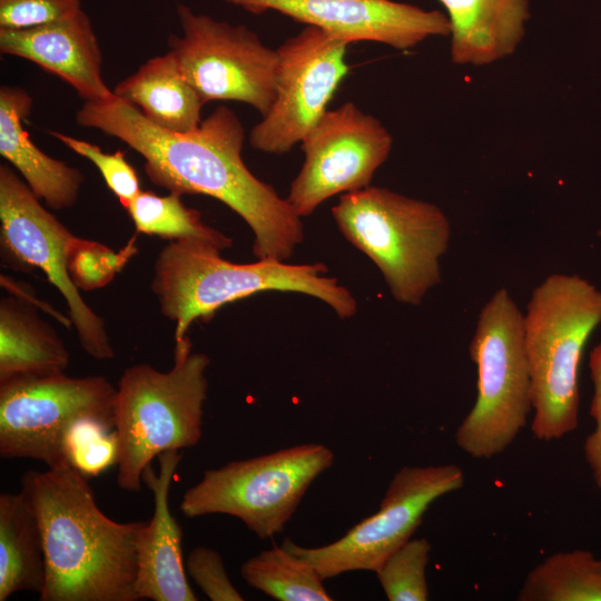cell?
I'll return each instance as SVG.
<instances>
[{"instance_id":"d6986e66","label":"cell","mask_w":601,"mask_h":601,"mask_svg":"<svg viewBox=\"0 0 601 601\" xmlns=\"http://www.w3.org/2000/svg\"><path fill=\"white\" fill-rule=\"evenodd\" d=\"M451 27V60L483 67L511 56L525 35L528 0H439Z\"/></svg>"},{"instance_id":"603a6c76","label":"cell","mask_w":601,"mask_h":601,"mask_svg":"<svg viewBox=\"0 0 601 601\" xmlns=\"http://www.w3.org/2000/svg\"><path fill=\"white\" fill-rule=\"evenodd\" d=\"M518 601H601V566L591 551L550 554L525 575Z\"/></svg>"},{"instance_id":"3957f363","label":"cell","mask_w":601,"mask_h":601,"mask_svg":"<svg viewBox=\"0 0 601 601\" xmlns=\"http://www.w3.org/2000/svg\"><path fill=\"white\" fill-rule=\"evenodd\" d=\"M323 263L292 265L275 258L238 264L198 239L171 240L154 264L151 292L174 326L175 343L199 318L209 319L226 304L265 292H293L318 298L342 318L357 312L351 290L328 276Z\"/></svg>"},{"instance_id":"ac0fdd59","label":"cell","mask_w":601,"mask_h":601,"mask_svg":"<svg viewBox=\"0 0 601 601\" xmlns=\"http://www.w3.org/2000/svg\"><path fill=\"white\" fill-rule=\"evenodd\" d=\"M32 106V96L23 88L1 86L0 155L50 209L71 208L78 201L85 176L78 168L47 155L32 141L23 125Z\"/></svg>"},{"instance_id":"cb8c5ba5","label":"cell","mask_w":601,"mask_h":601,"mask_svg":"<svg viewBox=\"0 0 601 601\" xmlns=\"http://www.w3.org/2000/svg\"><path fill=\"white\" fill-rule=\"evenodd\" d=\"M240 574L250 588L279 601L332 600L313 564L284 543L247 559Z\"/></svg>"},{"instance_id":"4fadbf2b","label":"cell","mask_w":601,"mask_h":601,"mask_svg":"<svg viewBox=\"0 0 601 601\" xmlns=\"http://www.w3.org/2000/svg\"><path fill=\"white\" fill-rule=\"evenodd\" d=\"M347 43L306 26L278 48L275 101L250 130L249 144L259 151L282 155L312 130L348 72Z\"/></svg>"},{"instance_id":"d6a6232c","label":"cell","mask_w":601,"mask_h":601,"mask_svg":"<svg viewBox=\"0 0 601 601\" xmlns=\"http://www.w3.org/2000/svg\"><path fill=\"white\" fill-rule=\"evenodd\" d=\"M1 286L4 287L7 290H9L13 295L21 296L26 298L27 300L33 303L41 311H45L47 314L52 316L55 319H58L62 325L70 327L71 321L70 318L63 316L61 313L57 312L53 307L48 305L47 303L40 302L35 294L30 293L28 288H26L21 283L16 282L13 278L1 275L0 276Z\"/></svg>"},{"instance_id":"5bb4252c","label":"cell","mask_w":601,"mask_h":601,"mask_svg":"<svg viewBox=\"0 0 601 601\" xmlns=\"http://www.w3.org/2000/svg\"><path fill=\"white\" fill-rule=\"evenodd\" d=\"M300 145L304 162L286 199L303 218L335 195L370 186L391 154L393 138L377 118L347 101L327 110Z\"/></svg>"},{"instance_id":"f546056e","label":"cell","mask_w":601,"mask_h":601,"mask_svg":"<svg viewBox=\"0 0 601 601\" xmlns=\"http://www.w3.org/2000/svg\"><path fill=\"white\" fill-rule=\"evenodd\" d=\"M81 9V0H0V29L46 24Z\"/></svg>"},{"instance_id":"1f68e13d","label":"cell","mask_w":601,"mask_h":601,"mask_svg":"<svg viewBox=\"0 0 601 601\" xmlns=\"http://www.w3.org/2000/svg\"><path fill=\"white\" fill-rule=\"evenodd\" d=\"M589 368L593 384L590 415L594 428L584 440L583 454L592 479L601 491V342L590 352Z\"/></svg>"},{"instance_id":"d4e9b609","label":"cell","mask_w":601,"mask_h":601,"mask_svg":"<svg viewBox=\"0 0 601 601\" xmlns=\"http://www.w3.org/2000/svg\"><path fill=\"white\" fill-rule=\"evenodd\" d=\"M136 231L164 239H198L220 250L230 248L233 239L203 221L201 214L181 201V196L169 193L159 196L141 190L126 208Z\"/></svg>"},{"instance_id":"277c9868","label":"cell","mask_w":601,"mask_h":601,"mask_svg":"<svg viewBox=\"0 0 601 601\" xmlns=\"http://www.w3.org/2000/svg\"><path fill=\"white\" fill-rule=\"evenodd\" d=\"M601 324V290L579 275L551 274L534 287L523 313L533 418L539 441L577 430L584 347Z\"/></svg>"},{"instance_id":"484cf974","label":"cell","mask_w":601,"mask_h":601,"mask_svg":"<svg viewBox=\"0 0 601 601\" xmlns=\"http://www.w3.org/2000/svg\"><path fill=\"white\" fill-rule=\"evenodd\" d=\"M431 543L425 538L410 539L395 550L375 571L390 601H426V568Z\"/></svg>"},{"instance_id":"7402d4cb","label":"cell","mask_w":601,"mask_h":601,"mask_svg":"<svg viewBox=\"0 0 601 601\" xmlns=\"http://www.w3.org/2000/svg\"><path fill=\"white\" fill-rule=\"evenodd\" d=\"M46 583L43 538L37 514L19 493L0 495V601L20 591L40 594Z\"/></svg>"},{"instance_id":"2e32d148","label":"cell","mask_w":601,"mask_h":601,"mask_svg":"<svg viewBox=\"0 0 601 601\" xmlns=\"http://www.w3.org/2000/svg\"><path fill=\"white\" fill-rule=\"evenodd\" d=\"M0 51L29 60L56 75L85 101L114 95L102 78V55L97 35L82 9L46 24L0 29Z\"/></svg>"},{"instance_id":"4dcf8cb0","label":"cell","mask_w":601,"mask_h":601,"mask_svg":"<svg viewBox=\"0 0 601 601\" xmlns=\"http://www.w3.org/2000/svg\"><path fill=\"white\" fill-rule=\"evenodd\" d=\"M186 571L209 600H244L231 583L217 551L206 546L193 549L186 560Z\"/></svg>"},{"instance_id":"4316f807","label":"cell","mask_w":601,"mask_h":601,"mask_svg":"<svg viewBox=\"0 0 601 601\" xmlns=\"http://www.w3.org/2000/svg\"><path fill=\"white\" fill-rule=\"evenodd\" d=\"M69 465L86 477H93L118 460V439L114 427L96 418L77 421L65 437Z\"/></svg>"},{"instance_id":"9c48e42d","label":"cell","mask_w":601,"mask_h":601,"mask_svg":"<svg viewBox=\"0 0 601 601\" xmlns=\"http://www.w3.org/2000/svg\"><path fill=\"white\" fill-rule=\"evenodd\" d=\"M117 387L102 375H22L0 381V455L69 465L65 437L79 420L115 428Z\"/></svg>"},{"instance_id":"6da1fadb","label":"cell","mask_w":601,"mask_h":601,"mask_svg":"<svg viewBox=\"0 0 601 601\" xmlns=\"http://www.w3.org/2000/svg\"><path fill=\"white\" fill-rule=\"evenodd\" d=\"M75 119L79 126L115 137L137 151L156 186L180 196H210L229 207L250 228L257 259L286 260L302 244V217L248 169L242 158L245 130L227 106H218L186 132L154 125L115 93L85 101Z\"/></svg>"},{"instance_id":"7c38bea8","label":"cell","mask_w":601,"mask_h":601,"mask_svg":"<svg viewBox=\"0 0 601 601\" xmlns=\"http://www.w3.org/2000/svg\"><path fill=\"white\" fill-rule=\"evenodd\" d=\"M464 483V472L455 464L403 466L390 481L377 512L339 540L317 548L300 546L288 538L283 543L309 561L323 580L351 571L375 572L412 538L431 504Z\"/></svg>"},{"instance_id":"8fae6325","label":"cell","mask_w":601,"mask_h":601,"mask_svg":"<svg viewBox=\"0 0 601 601\" xmlns=\"http://www.w3.org/2000/svg\"><path fill=\"white\" fill-rule=\"evenodd\" d=\"M75 235L31 191L11 167L0 165V244L7 265L39 268L62 295L82 349L105 361L115 356L106 323L83 299L68 268Z\"/></svg>"},{"instance_id":"ffe728a7","label":"cell","mask_w":601,"mask_h":601,"mask_svg":"<svg viewBox=\"0 0 601 601\" xmlns=\"http://www.w3.org/2000/svg\"><path fill=\"white\" fill-rule=\"evenodd\" d=\"M114 93L136 107L154 125L176 132L196 129L205 105L169 50L142 63L118 82Z\"/></svg>"},{"instance_id":"5b68a950","label":"cell","mask_w":601,"mask_h":601,"mask_svg":"<svg viewBox=\"0 0 601 601\" xmlns=\"http://www.w3.org/2000/svg\"><path fill=\"white\" fill-rule=\"evenodd\" d=\"M209 364L206 354L193 352L191 341L185 336L175 343L169 371L149 364L124 371L115 407L117 484L121 490L139 492L144 472L155 457L200 441Z\"/></svg>"},{"instance_id":"9a60e30c","label":"cell","mask_w":601,"mask_h":601,"mask_svg":"<svg viewBox=\"0 0 601 601\" xmlns=\"http://www.w3.org/2000/svg\"><path fill=\"white\" fill-rule=\"evenodd\" d=\"M253 14L273 10L346 41H374L407 50L433 36H449L437 10L393 0H224Z\"/></svg>"},{"instance_id":"52a82bcc","label":"cell","mask_w":601,"mask_h":601,"mask_svg":"<svg viewBox=\"0 0 601 601\" xmlns=\"http://www.w3.org/2000/svg\"><path fill=\"white\" fill-rule=\"evenodd\" d=\"M469 351L476 366V398L454 439L469 456L486 460L514 442L532 411L523 313L506 288L481 308Z\"/></svg>"},{"instance_id":"8992f818","label":"cell","mask_w":601,"mask_h":601,"mask_svg":"<svg viewBox=\"0 0 601 601\" xmlns=\"http://www.w3.org/2000/svg\"><path fill=\"white\" fill-rule=\"evenodd\" d=\"M346 240L378 268L394 299L417 306L441 282L451 224L435 204L367 186L332 207Z\"/></svg>"},{"instance_id":"e0dca14e","label":"cell","mask_w":601,"mask_h":601,"mask_svg":"<svg viewBox=\"0 0 601 601\" xmlns=\"http://www.w3.org/2000/svg\"><path fill=\"white\" fill-rule=\"evenodd\" d=\"M181 457L178 450L164 452L158 455V474L150 465L142 475L154 495V512L136 538L137 600H197L187 580L181 529L169 509V490Z\"/></svg>"},{"instance_id":"7a4b0ae2","label":"cell","mask_w":601,"mask_h":601,"mask_svg":"<svg viewBox=\"0 0 601 601\" xmlns=\"http://www.w3.org/2000/svg\"><path fill=\"white\" fill-rule=\"evenodd\" d=\"M21 492L43 538L40 601H137L136 538L145 522L108 518L88 477L71 465L27 471Z\"/></svg>"},{"instance_id":"836d02e7","label":"cell","mask_w":601,"mask_h":601,"mask_svg":"<svg viewBox=\"0 0 601 601\" xmlns=\"http://www.w3.org/2000/svg\"><path fill=\"white\" fill-rule=\"evenodd\" d=\"M600 566H601V559H600Z\"/></svg>"},{"instance_id":"ba28073f","label":"cell","mask_w":601,"mask_h":601,"mask_svg":"<svg viewBox=\"0 0 601 601\" xmlns=\"http://www.w3.org/2000/svg\"><path fill=\"white\" fill-rule=\"evenodd\" d=\"M319 443L298 444L204 472L180 501L187 518L226 514L259 539L284 531L312 483L334 463Z\"/></svg>"},{"instance_id":"f1b7e54d","label":"cell","mask_w":601,"mask_h":601,"mask_svg":"<svg viewBox=\"0 0 601 601\" xmlns=\"http://www.w3.org/2000/svg\"><path fill=\"white\" fill-rule=\"evenodd\" d=\"M67 148L92 162L101 174L107 187L114 193L125 209L141 191L139 178L134 167L126 160L125 152H105L99 146L56 130H48Z\"/></svg>"},{"instance_id":"44dd1931","label":"cell","mask_w":601,"mask_h":601,"mask_svg":"<svg viewBox=\"0 0 601 601\" xmlns=\"http://www.w3.org/2000/svg\"><path fill=\"white\" fill-rule=\"evenodd\" d=\"M70 354L38 307L18 295L0 299V381L66 373Z\"/></svg>"},{"instance_id":"83f0119b","label":"cell","mask_w":601,"mask_h":601,"mask_svg":"<svg viewBox=\"0 0 601 601\" xmlns=\"http://www.w3.org/2000/svg\"><path fill=\"white\" fill-rule=\"evenodd\" d=\"M132 242L120 253L97 242L73 236L68 247V268L80 289H95L107 285L125 266L135 252Z\"/></svg>"},{"instance_id":"30bf717a","label":"cell","mask_w":601,"mask_h":601,"mask_svg":"<svg viewBox=\"0 0 601 601\" xmlns=\"http://www.w3.org/2000/svg\"><path fill=\"white\" fill-rule=\"evenodd\" d=\"M176 13L181 35H170L168 48L204 102L239 101L265 116L276 97L277 49L246 26L197 13L185 3Z\"/></svg>"}]
</instances>
